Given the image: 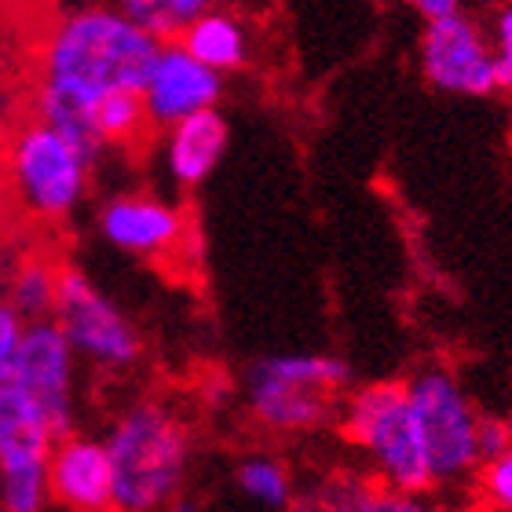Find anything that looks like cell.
Returning a JSON list of instances; mask_svg holds the SVG:
<instances>
[{"label": "cell", "mask_w": 512, "mask_h": 512, "mask_svg": "<svg viewBox=\"0 0 512 512\" xmlns=\"http://www.w3.org/2000/svg\"><path fill=\"white\" fill-rule=\"evenodd\" d=\"M176 41L194 55L202 59L205 66H213L220 74H235L249 63V30L246 22L224 11L220 4L202 15H194L191 22H183Z\"/></svg>", "instance_id": "15"}, {"label": "cell", "mask_w": 512, "mask_h": 512, "mask_svg": "<svg viewBox=\"0 0 512 512\" xmlns=\"http://www.w3.org/2000/svg\"><path fill=\"white\" fill-rule=\"evenodd\" d=\"M77 366L81 359L66 344L63 330L55 319H30L22 337L19 359L8 381H15L33 403L41 406L44 417L52 421L55 436L70 432L77 421Z\"/></svg>", "instance_id": "9"}, {"label": "cell", "mask_w": 512, "mask_h": 512, "mask_svg": "<svg viewBox=\"0 0 512 512\" xmlns=\"http://www.w3.org/2000/svg\"><path fill=\"white\" fill-rule=\"evenodd\" d=\"M161 37L128 19L118 4H85L59 11L33 52L30 114L66 128L103 154L92 110L118 88H139Z\"/></svg>", "instance_id": "1"}, {"label": "cell", "mask_w": 512, "mask_h": 512, "mask_svg": "<svg viewBox=\"0 0 512 512\" xmlns=\"http://www.w3.org/2000/svg\"><path fill=\"white\" fill-rule=\"evenodd\" d=\"M235 487L238 494L253 502L256 509H293L297 505V487H293V472L275 454H249L235 465Z\"/></svg>", "instance_id": "18"}, {"label": "cell", "mask_w": 512, "mask_h": 512, "mask_svg": "<svg viewBox=\"0 0 512 512\" xmlns=\"http://www.w3.org/2000/svg\"><path fill=\"white\" fill-rule=\"evenodd\" d=\"M491 55H494V74H498V88L512 92V4H502L494 15L491 26Z\"/></svg>", "instance_id": "23"}, {"label": "cell", "mask_w": 512, "mask_h": 512, "mask_svg": "<svg viewBox=\"0 0 512 512\" xmlns=\"http://www.w3.org/2000/svg\"><path fill=\"white\" fill-rule=\"evenodd\" d=\"M22 4H37V0H22Z\"/></svg>", "instance_id": "28"}, {"label": "cell", "mask_w": 512, "mask_h": 512, "mask_svg": "<svg viewBox=\"0 0 512 512\" xmlns=\"http://www.w3.org/2000/svg\"><path fill=\"white\" fill-rule=\"evenodd\" d=\"M348 443L363 454L366 469L384 487L406 494L436 491L428 472L421 436L414 425L406 381H377L363 384L348 395V403L337 410Z\"/></svg>", "instance_id": "5"}, {"label": "cell", "mask_w": 512, "mask_h": 512, "mask_svg": "<svg viewBox=\"0 0 512 512\" xmlns=\"http://www.w3.org/2000/svg\"><path fill=\"white\" fill-rule=\"evenodd\" d=\"M352 384V366L337 355L293 352L267 355L246 370V410L275 436L319 432L337 417L341 395Z\"/></svg>", "instance_id": "4"}, {"label": "cell", "mask_w": 512, "mask_h": 512, "mask_svg": "<svg viewBox=\"0 0 512 512\" xmlns=\"http://www.w3.org/2000/svg\"><path fill=\"white\" fill-rule=\"evenodd\" d=\"M406 395H410V410H414L432 483L458 487L472 480V472L480 465V447H476L480 410L458 377L439 366H428L406 381Z\"/></svg>", "instance_id": "6"}, {"label": "cell", "mask_w": 512, "mask_h": 512, "mask_svg": "<svg viewBox=\"0 0 512 512\" xmlns=\"http://www.w3.org/2000/svg\"><path fill=\"white\" fill-rule=\"evenodd\" d=\"M92 128H96L103 150L107 147H139L147 143V136L154 132L147 121V110H143V96L139 88H118L96 103L92 110Z\"/></svg>", "instance_id": "19"}, {"label": "cell", "mask_w": 512, "mask_h": 512, "mask_svg": "<svg viewBox=\"0 0 512 512\" xmlns=\"http://www.w3.org/2000/svg\"><path fill=\"white\" fill-rule=\"evenodd\" d=\"M421 15V19H436V15H447V11L461 8V0H403Z\"/></svg>", "instance_id": "26"}, {"label": "cell", "mask_w": 512, "mask_h": 512, "mask_svg": "<svg viewBox=\"0 0 512 512\" xmlns=\"http://www.w3.org/2000/svg\"><path fill=\"white\" fill-rule=\"evenodd\" d=\"M26 322H30V319H22L19 311L0 297V381H8L11 370H15L22 337H26Z\"/></svg>", "instance_id": "24"}, {"label": "cell", "mask_w": 512, "mask_h": 512, "mask_svg": "<svg viewBox=\"0 0 512 512\" xmlns=\"http://www.w3.org/2000/svg\"><path fill=\"white\" fill-rule=\"evenodd\" d=\"M472 480H476L480 502L487 509L512 512V443L505 450H498L494 458L480 461L476 472H472Z\"/></svg>", "instance_id": "22"}, {"label": "cell", "mask_w": 512, "mask_h": 512, "mask_svg": "<svg viewBox=\"0 0 512 512\" xmlns=\"http://www.w3.org/2000/svg\"><path fill=\"white\" fill-rule=\"evenodd\" d=\"M48 494L70 512L114 509V469L103 436L63 432L48 450Z\"/></svg>", "instance_id": "12"}, {"label": "cell", "mask_w": 512, "mask_h": 512, "mask_svg": "<svg viewBox=\"0 0 512 512\" xmlns=\"http://www.w3.org/2000/svg\"><path fill=\"white\" fill-rule=\"evenodd\" d=\"M139 96H143L150 128H165L187 114L220 107L224 74L205 66L202 59H194L180 41L165 37L158 44V55H154L143 85H139Z\"/></svg>", "instance_id": "11"}, {"label": "cell", "mask_w": 512, "mask_h": 512, "mask_svg": "<svg viewBox=\"0 0 512 512\" xmlns=\"http://www.w3.org/2000/svg\"><path fill=\"white\" fill-rule=\"evenodd\" d=\"M99 150L44 118L15 121L0 143L11 202L33 224H66L88 202Z\"/></svg>", "instance_id": "2"}, {"label": "cell", "mask_w": 512, "mask_h": 512, "mask_svg": "<svg viewBox=\"0 0 512 512\" xmlns=\"http://www.w3.org/2000/svg\"><path fill=\"white\" fill-rule=\"evenodd\" d=\"M55 428L15 381H0V472L48 469Z\"/></svg>", "instance_id": "14"}, {"label": "cell", "mask_w": 512, "mask_h": 512, "mask_svg": "<svg viewBox=\"0 0 512 512\" xmlns=\"http://www.w3.org/2000/svg\"><path fill=\"white\" fill-rule=\"evenodd\" d=\"M96 227L110 249L161 264L187 246V213L180 205L150 191H121L99 205Z\"/></svg>", "instance_id": "10"}, {"label": "cell", "mask_w": 512, "mask_h": 512, "mask_svg": "<svg viewBox=\"0 0 512 512\" xmlns=\"http://www.w3.org/2000/svg\"><path fill=\"white\" fill-rule=\"evenodd\" d=\"M161 165L169 172L176 187H198L216 172V165L227 154V121L216 107L187 114V118L172 121L161 128Z\"/></svg>", "instance_id": "13"}, {"label": "cell", "mask_w": 512, "mask_h": 512, "mask_svg": "<svg viewBox=\"0 0 512 512\" xmlns=\"http://www.w3.org/2000/svg\"><path fill=\"white\" fill-rule=\"evenodd\" d=\"M319 509L333 512H417L421 502L417 494L392 491L381 480H374L370 472H333L330 480L322 483L315 494Z\"/></svg>", "instance_id": "16"}, {"label": "cell", "mask_w": 512, "mask_h": 512, "mask_svg": "<svg viewBox=\"0 0 512 512\" xmlns=\"http://www.w3.org/2000/svg\"><path fill=\"white\" fill-rule=\"evenodd\" d=\"M11 125H15V107H11L8 85L0 81V143H4V136L11 132Z\"/></svg>", "instance_id": "27"}, {"label": "cell", "mask_w": 512, "mask_h": 512, "mask_svg": "<svg viewBox=\"0 0 512 512\" xmlns=\"http://www.w3.org/2000/svg\"><path fill=\"white\" fill-rule=\"evenodd\" d=\"M128 19H136L139 26H147L150 33H158L161 41L165 37H176L183 22H191L194 15L216 8L220 0H114Z\"/></svg>", "instance_id": "20"}, {"label": "cell", "mask_w": 512, "mask_h": 512, "mask_svg": "<svg viewBox=\"0 0 512 512\" xmlns=\"http://www.w3.org/2000/svg\"><path fill=\"white\" fill-rule=\"evenodd\" d=\"M512 443V425L502 417L480 414V428H476V447H480V461L494 458L498 450H505Z\"/></svg>", "instance_id": "25"}, {"label": "cell", "mask_w": 512, "mask_h": 512, "mask_svg": "<svg viewBox=\"0 0 512 512\" xmlns=\"http://www.w3.org/2000/svg\"><path fill=\"white\" fill-rule=\"evenodd\" d=\"M52 319L77 359L103 374H128L143 359V337L136 322L81 267L59 264Z\"/></svg>", "instance_id": "7"}, {"label": "cell", "mask_w": 512, "mask_h": 512, "mask_svg": "<svg viewBox=\"0 0 512 512\" xmlns=\"http://www.w3.org/2000/svg\"><path fill=\"white\" fill-rule=\"evenodd\" d=\"M107 454L114 469V509H169L183 494L191 472V432L183 417L161 399L125 406L107 428Z\"/></svg>", "instance_id": "3"}, {"label": "cell", "mask_w": 512, "mask_h": 512, "mask_svg": "<svg viewBox=\"0 0 512 512\" xmlns=\"http://www.w3.org/2000/svg\"><path fill=\"white\" fill-rule=\"evenodd\" d=\"M421 74L436 92H447V96L483 99L498 92L491 41L461 8L425 19Z\"/></svg>", "instance_id": "8"}, {"label": "cell", "mask_w": 512, "mask_h": 512, "mask_svg": "<svg viewBox=\"0 0 512 512\" xmlns=\"http://www.w3.org/2000/svg\"><path fill=\"white\" fill-rule=\"evenodd\" d=\"M55 282H59V264L44 253H26L11 260L4 271L0 297L19 311L22 319H48L55 304Z\"/></svg>", "instance_id": "17"}, {"label": "cell", "mask_w": 512, "mask_h": 512, "mask_svg": "<svg viewBox=\"0 0 512 512\" xmlns=\"http://www.w3.org/2000/svg\"><path fill=\"white\" fill-rule=\"evenodd\" d=\"M52 505L48 469L0 472V509L4 512H41Z\"/></svg>", "instance_id": "21"}]
</instances>
